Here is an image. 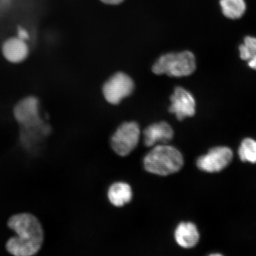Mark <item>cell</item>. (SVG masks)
I'll return each mask as SVG.
<instances>
[{
	"label": "cell",
	"instance_id": "obj_15",
	"mask_svg": "<svg viewBox=\"0 0 256 256\" xmlns=\"http://www.w3.org/2000/svg\"><path fill=\"white\" fill-rule=\"evenodd\" d=\"M238 154L242 162L256 164V140L250 138L243 140L239 146Z\"/></svg>",
	"mask_w": 256,
	"mask_h": 256
},
{
	"label": "cell",
	"instance_id": "obj_9",
	"mask_svg": "<svg viewBox=\"0 0 256 256\" xmlns=\"http://www.w3.org/2000/svg\"><path fill=\"white\" fill-rule=\"evenodd\" d=\"M171 105L169 112L176 115L182 121L188 117L194 116L196 103L194 96L184 88H176L170 98Z\"/></svg>",
	"mask_w": 256,
	"mask_h": 256
},
{
	"label": "cell",
	"instance_id": "obj_13",
	"mask_svg": "<svg viewBox=\"0 0 256 256\" xmlns=\"http://www.w3.org/2000/svg\"><path fill=\"white\" fill-rule=\"evenodd\" d=\"M220 6L224 15L231 19L241 18L246 10L244 0H220Z\"/></svg>",
	"mask_w": 256,
	"mask_h": 256
},
{
	"label": "cell",
	"instance_id": "obj_11",
	"mask_svg": "<svg viewBox=\"0 0 256 256\" xmlns=\"http://www.w3.org/2000/svg\"><path fill=\"white\" fill-rule=\"evenodd\" d=\"M176 243L185 249L194 248L200 242V234L196 225L191 222H182L176 227L174 233Z\"/></svg>",
	"mask_w": 256,
	"mask_h": 256
},
{
	"label": "cell",
	"instance_id": "obj_17",
	"mask_svg": "<svg viewBox=\"0 0 256 256\" xmlns=\"http://www.w3.org/2000/svg\"><path fill=\"white\" fill-rule=\"evenodd\" d=\"M102 2L108 5H119L122 3L124 0H100Z\"/></svg>",
	"mask_w": 256,
	"mask_h": 256
},
{
	"label": "cell",
	"instance_id": "obj_16",
	"mask_svg": "<svg viewBox=\"0 0 256 256\" xmlns=\"http://www.w3.org/2000/svg\"><path fill=\"white\" fill-rule=\"evenodd\" d=\"M16 36L22 40L28 42L30 40V31H28L27 28L22 26H18L17 28H16Z\"/></svg>",
	"mask_w": 256,
	"mask_h": 256
},
{
	"label": "cell",
	"instance_id": "obj_6",
	"mask_svg": "<svg viewBox=\"0 0 256 256\" xmlns=\"http://www.w3.org/2000/svg\"><path fill=\"white\" fill-rule=\"evenodd\" d=\"M233 158V152L228 146H216L210 150L206 154L196 160V166L200 170L215 174L225 169Z\"/></svg>",
	"mask_w": 256,
	"mask_h": 256
},
{
	"label": "cell",
	"instance_id": "obj_3",
	"mask_svg": "<svg viewBox=\"0 0 256 256\" xmlns=\"http://www.w3.org/2000/svg\"><path fill=\"white\" fill-rule=\"evenodd\" d=\"M196 70V60L190 51L169 53L160 56L152 66L156 74H167L182 78L193 74Z\"/></svg>",
	"mask_w": 256,
	"mask_h": 256
},
{
	"label": "cell",
	"instance_id": "obj_10",
	"mask_svg": "<svg viewBox=\"0 0 256 256\" xmlns=\"http://www.w3.org/2000/svg\"><path fill=\"white\" fill-rule=\"evenodd\" d=\"M174 136V130L166 122L152 124L144 130V144L147 147L168 144Z\"/></svg>",
	"mask_w": 256,
	"mask_h": 256
},
{
	"label": "cell",
	"instance_id": "obj_5",
	"mask_svg": "<svg viewBox=\"0 0 256 256\" xmlns=\"http://www.w3.org/2000/svg\"><path fill=\"white\" fill-rule=\"evenodd\" d=\"M39 98L34 95L25 96L16 104L12 114L18 123L26 129H34L42 126Z\"/></svg>",
	"mask_w": 256,
	"mask_h": 256
},
{
	"label": "cell",
	"instance_id": "obj_4",
	"mask_svg": "<svg viewBox=\"0 0 256 256\" xmlns=\"http://www.w3.org/2000/svg\"><path fill=\"white\" fill-rule=\"evenodd\" d=\"M140 136L139 124L136 122H128L121 124L115 131L110 140L112 150L118 156H129L138 144Z\"/></svg>",
	"mask_w": 256,
	"mask_h": 256
},
{
	"label": "cell",
	"instance_id": "obj_8",
	"mask_svg": "<svg viewBox=\"0 0 256 256\" xmlns=\"http://www.w3.org/2000/svg\"><path fill=\"white\" fill-rule=\"evenodd\" d=\"M0 50L6 62L18 65L27 60L30 55V48L28 42L14 35L3 40Z\"/></svg>",
	"mask_w": 256,
	"mask_h": 256
},
{
	"label": "cell",
	"instance_id": "obj_1",
	"mask_svg": "<svg viewBox=\"0 0 256 256\" xmlns=\"http://www.w3.org/2000/svg\"><path fill=\"white\" fill-rule=\"evenodd\" d=\"M8 225L18 234L6 243V250L10 254L32 256L38 254L42 246L44 236L36 217L28 213L17 214L9 219Z\"/></svg>",
	"mask_w": 256,
	"mask_h": 256
},
{
	"label": "cell",
	"instance_id": "obj_7",
	"mask_svg": "<svg viewBox=\"0 0 256 256\" xmlns=\"http://www.w3.org/2000/svg\"><path fill=\"white\" fill-rule=\"evenodd\" d=\"M134 83L129 76L117 72L108 80L104 86V97L108 103L118 104L124 98L132 94Z\"/></svg>",
	"mask_w": 256,
	"mask_h": 256
},
{
	"label": "cell",
	"instance_id": "obj_12",
	"mask_svg": "<svg viewBox=\"0 0 256 256\" xmlns=\"http://www.w3.org/2000/svg\"><path fill=\"white\" fill-rule=\"evenodd\" d=\"M108 198L112 206L118 208L123 207L132 200V188L126 182H115L108 188Z\"/></svg>",
	"mask_w": 256,
	"mask_h": 256
},
{
	"label": "cell",
	"instance_id": "obj_2",
	"mask_svg": "<svg viewBox=\"0 0 256 256\" xmlns=\"http://www.w3.org/2000/svg\"><path fill=\"white\" fill-rule=\"evenodd\" d=\"M184 165V156L179 150L168 144L152 147L143 160L146 171L160 176H168L180 171Z\"/></svg>",
	"mask_w": 256,
	"mask_h": 256
},
{
	"label": "cell",
	"instance_id": "obj_14",
	"mask_svg": "<svg viewBox=\"0 0 256 256\" xmlns=\"http://www.w3.org/2000/svg\"><path fill=\"white\" fill-rule=\"evenodd\" d=\"M240 58L248 62L251 68L256 70V38H245L244 44L239 47Z\"/></svg>",
	"mask_w": 256,
	"mask_h": 256
}]
</instances>
